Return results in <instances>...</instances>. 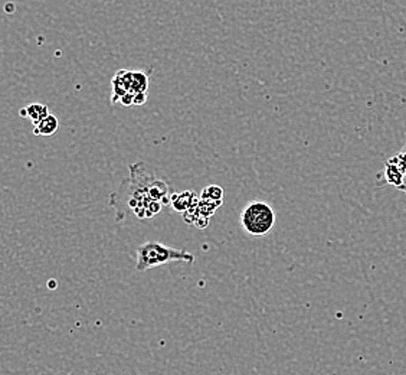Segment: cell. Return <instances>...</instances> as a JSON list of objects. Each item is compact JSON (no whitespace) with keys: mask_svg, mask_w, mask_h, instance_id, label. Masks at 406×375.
I'll return each mask as SVG.
<instances>
[{"mask_svg":"<svg viewBox=\"0 0 406 375\" xmlns=\"http://www.w3.org/2000/svg\"><path fill=\"white\" fill-rule=\"evenodd\" d=\"M199 199L203 201V202L209 203V205H213V207L219 208L222 205V201H224V189L218 186V185H209V186L203 188Z\"/></svg>","mask_w":406,"mask_h":375,"instance_id":"52a82bcc","label":"cell"},{"mask_svg":"<svg viewBox=\"0 0 406 375\" xmlns=\"http://www.w3.org/2000/svg\"><path fill=\"white\" fill-rule=\"evenodd\" d=\"M49 114H51V113H49L48 105L39 104V103L29 104L28 107H25V108L21 110V116H22V117H29L35 126L38 124L39 121H42L45 117H48Z\"/></svg>","mask_w":406,"mask_h":375,"instance_id":"8992f818","label":"cell"},{"mask_svg":"<svg viewBox=\"0 0 406 375\" xmlns=\"http://www.w3.org/2000/svg\"><path fill=\"white\" fill-rule=\"evenodd\" d=\"M135 270L147 271L172 261L193 262L195 255L186 250L166 246L158 241H146L135 250Z\"/></svg>","mask_w":406,"mask_h":375,"instance_id":"7a4b0ae2","label":"cell"},{"mask_svg":"<svg viewBox=\"0 0 406 375\" xmlns=\"http://www.w3.org/2000/svg\"><path fill=\"white\" fill-rule=\"evenodd\" d=\"M59 128V121L58 117L49 114L48 117H45L42 121H39L38 124L33 128V133L36 136H53Z\"/></svg>","mask_w":406,"mask_h":375,"instance_id":"ba28073f","label":"cell"},{"mask_svg":"<svg viewBox=\"0 0 406 375\" xmlns=\"http://www.w3.org/2000/svg\"><path fill=\"white\" fill-rule=\"evenodd\" d=\"M199 202V196L196 195L193 191H185V192H172L170 195V205L174 211L180 212V214H186L190 211L196 203Z\"/></svg>","mask_w":406,"mask_h":375,"instance_id":"5b68a950","label":"cell"},{"mask_svg":"<svg viewBox=\"0 0 406 375\" xmlns=\"http://www.w3.org/2000/svg\"><path fill=\"white\" fill-rule=\"evenodd\" d=\"M169 183L158 179L144 162L130 165V176L110 195V203L121 214L131 211L140 219L157 215L161 208L170 203Z\"/></svg>","mask_w":406,"mask_h":375,"instance_id":"6da1fadb","label":"cell"},{"mask_svg":"<svg viewBox=\"0 0 406 375\" xmlns=\"http://www.w3.org/2000/svg\"><path fill=\"white\" fill-rule=\"evenodd\" d=\"M241 225L251 237H263L275 225V211L265 201H251L242 210Z\"/></svg>","mask_w":406,"mask_h":375,"instance_id":"277c9868","label":"cell"},{"mask_svg":"<svg viewBox=\"0 0 406 375\" xmlns=\"http://www.w3.org/2000/svg\"><path fill=\"white\" fill-rule=\"evenodd\" d=\"M403 150H406V146H405V147H403Z\"/></svg>","mask_w":406,"mask_h":375,"instance_id":"9c48e42d","label":"cell"},{"mask_svg":"<svg viewBox=\"0 0 406 375\" xmlns=\"http://www.w3.org/2000/svg\"><path fill=\"white\" fill-rule=\"evenodd\" d=\"M113 103L124 105L143 104L147 101L149 75L143 71H118L113 78Z\"/></svg>","mask_w":406,"mask_h":375,"instance_id":"3957f363","label":"cell"}]
</instances>
